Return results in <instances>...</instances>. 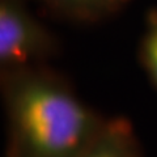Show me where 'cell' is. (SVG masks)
<instances>
[{
	"label": "cell",
	"mask_w": 157,
	"mask_h": 157,
	"mask_svg": "<svg viewBox=\"0 0 157 157\" xmlns=\"http://www.w3.org/2000/svg\"><path fill=\"white\" fill-rule=\"evenodd\" d=\"M2 94L14 157H81L107 119L45 64L2 73Z\"/></svg>",
	"instance_id": "6da1fadb"
},
{
	"label": "cell",
	"mask_w": 157,
	"mask_h": 157,
	"mask_svg": "<svg viewBox=\"0 0 157 157\" xmlns=\"http://www.w3.org/2000/svg\"><path fill=\"white\" fill-rule=\"evenodd\" d=\"M58 47L56 37L29 11L25 0H0V72L45 64Z\"/></svg>",
	"instance_id": "7a4b0ae2"
},
{
	"label": "cell",
	"mask_w": 157,
	"mask_h": 157,
	"mask_svg": "<svg viewBox=\"0 0 157 157\" xmlns=\"http://www.w3.org/2000/svg\"><path fill=\"white\" fill-rule=\"evenodd\" d=\"M81 157H144L131 121L118 115L107 118L94 141Z\"/></svg>",
	"instance_id": "3957f363"
},
{
	"label": "cell",
	"mask_w": 157,
	"mask_h": 157,
	"mask_svg": "<svg viewBox=\"0 0 157 157\" xmlns=\"http://www.w3.org/2000/svg\"><path fill=\"white\" fill-rule=\"evenodd\" d=\"M60 17L81 24L100 22L131 4L134 0H38Z\"/></svg>",
	"instance_id": "277c9868"
},
{
	"label": "cell",
	"mask_w": 157,
	"mask_h": 157,
	"mask_svg": "<svg viewBox=\"0 0 157 157\" xmlns=\"http://www.w3.org/2000/svg\"><path fill=\"white\" fill-rule=\"evenodd\" d=\"M139 63L157 92V8L151 7L144 17V29L137 50Z\"/></svg>",
	"instance_id": "5b68a950"
},
{
	"label": "cell",
	"mask_w": 157,
	"mask_h": 157,
	"mask_svg": "<svg viewBox=\"0 0 157 157\" xmlns=\"http://www.w3.org/2000/svg\"><path fill=\"white\" fill-rule=\"evenodd\" d=\"M6 157H14V155L12 153V152H9L8 149H6Z\"/></svg>",
	"instance_id": "8992f818"
}]
</instances>
